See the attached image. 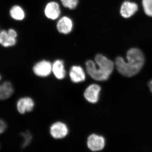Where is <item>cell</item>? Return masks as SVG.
I'll list each match as a JSON object with an SVG mask.
<instances>
[{"label": "cell", "mask_w": 152, "mask_h": 152, "mask_svg": "<svg viewBox=\"0 0 152 152\" xmlns=\"http://www.w3.org/2000/svg\"><path fill=\"white\" fill-rule=\"evenodd\" d=\"M127 62L122 57H118L115 61V65L118 72L123 76L132 77L140 72L144 65L145 56L141 50L132 48L126 54Z\"/></svg>", "instance_id": "cell-1"}, {"label": "cell", "mask_w": 152, "mask_h": 152, "mask_svg": "<svg viewBox=\"0 0 152 152\" xmlns=\"http://www.w3.org/2000/svg\"><path fill=\"white\" fill-rule=\"evenodd\" d=\"M95 60V62L92 60L87 61L86 65L87 73L95 80H107L113 71V62L100 54L96 56Z\"/></svg>", "instance_id": "cell-2"}, {"label": "cell", "mask_w": 152, "mask_h": 152, "mask_svg": "<svg viewBox=\"0 0 152 152\" xmlns=\"http://www.w3.org/2000/svg\"><path fill=\"white\" fill-rule=\"evenodd\" d=\"M105 139L102 136L92 134L87 139V145L88 149L94 152L99 151L105 146Z\"/></svg>", "instance_id": "cell-3"}, {"label": "cell", "mask_w": 152, "mask_h": 152, "mask_svg": "<svg viewBox=\"0 0 152 152\" xmlns=\"http://www.w3.org/2000/svg\"><path fill=\"white\" fill-rule=\"evenodd\" d=\"M50 133L53 138L61 139L65 137L69 133V129L64 123L57 122L54 123L50 128Z\"/></svg>", "instance_id": "cell-4"}, {"label": "cell", "mask_w": 152, "mask_h": 152, "mask_svg": "<svg viewBox=\"0 0 152 152\" xmlns=\"http://www.w3.org/2000/svg\"><path fill=\"white\" fill-rule=\"evenodd\" d=\"M33 72L38 77H46L52 72L51 63L46 60L41 61L34 66Z\"/></svg>", "instance_id": "cell-5"}, {"label": "cell", "mask_w": 152, "mask_h": 152, "mask_svg": "<svg viewBox=\"0 0 152 152\" xmlns=\"http://www.w3.org/2000/svg\"><path fill=\"white\" fill-rule=\"evenodd\" d=\"M101 91V88L99 85L96 84L90 85L85 90V98L91 103H96L99 101Z\"/></svg>", "instance_id": "cell-6"}, {"label": "cell", "mask_w": 152, "mask_h": 152, "mask_svg": "<svg viewBox=\"0 0 152 152\" xmlns=\"http://www.w3.org/2000/svg\"><path fill=\"white\" fill-rule=\"evenodd\" d=\"M34 102L32 99L28 97L20 98L17 102V108L20 114H24L31 111L34 109Z\"/></svg>", "instance_id": "cell-7"}, {"label": "cell", "mask_w": 152, "mask_h": 152, "mask_svg": "<svg viewBox=\"0 0 152 152\" xmlns=\"http://www.w3.org/2000/svg\"><path fill=\"white\" fill-rule=\"evenodd\" d=\"M61 10L58 3L50 2L47 4L45 9V14L47 18L52 20H56L59 17Z\"/></svg>", "instance_id": "cell-8"}, {"label": "cell", "mask_w": 152, "mask_h": 152, "mask_svg": "<svg viewBox=\"0 0 152 152\" xmlns=\"http://www.w3.org/2000/svg\"><path fill=\"white\" fill-rule=\"evenodd\" d=\"M73 24L71 18L68 17H63L59 20L57 24V28L61 34H67L72 31Z\"/></svg>", "instance_id": "cell-9"}, {"label": "cell", "mask_w": 152, "mask_h": 152, "mask_svg": "<svg viewBox=\"0 0 152 152\" xmlns=\"http://www.w3.org/2000/svg\"><path fill=\"white\" fill-rule=\"evenodd\" d=\"M69 76L71 80L74 83H80L86 79V74L83 69L79 66H74L71 68Z\"/></svg>", "instance_id": "cell-10"}, {"label": "cell", "mask_w": 152, "mask_h": 152, "mask_svg": "<svg viewBox=\"0 0 152 152\" xmlns=\"http://www.w3.org/2000/svg\"><path fill=\"white\" fill-rule=\"evenodd\" d=\"M138 7L136 3L129 1H125L121 7L120 12L122 16L127 18L135 14Z\"/></svg>", "instance_id": "cell-11"}, {"label": "cell", "mask_w": 152, "mask_h": 152, "mask_svg": "<svg viewBox=\"0 0 152 152\" xmlns=\"http://www.w3.org/2000/svg\"><path fill=\"white\" fill-rule=\"evenodd\" d=\"M52 72L55 77L58 80H62L65 77L66 72L63 61L57 60L52 65Z\"/></svg>", "instance_id": "cell-12"}, {"label": "cell", "mask_w": 152, "mask_h": 152, "mask_svg": "<svg viewBox=\"0 0 152 152\" xmlns=\"http://www.w3.org/2000/svg\"><path fill=\"white\" fill-rule=\"evenodd\" d=\"M14 92L13 86L11 82H4L0 84V100H4L10 97Z\"/></svg>", "instance_id": "cell-13"}, {"label": "cell", "mask_w": 152, "mask_h": 152, "mask_svg": "<svg viewBox=\"0 0 152 152\" xmlns=\"http://www.w3.org/2000/svg\"><path fill=\"white\" fill-rule=\"evenodd\" d=\"M16 42V38L12 37L7 31L3 30L0 32V44L3 47L13 46Z\"/></svg>", "instance_id": "cell-14"}, {"label": "cell", "mask_w": 152, "mask_h": 152, "mask_svg": "<svg viewBox=\"0 0 152 152\" xmlns=\"http://www.w3.org/2000/svg\"><path fill=\"white\" fill-rule=\"evenodd\" d=\"M10 14L11 17L16 20H22L25 17L24 11L21 7L18 5L14 6L11 8Z\"/></svg>", "instance_id": "cell-15"}, {"label": "cell", "mask_w": 152, "mask_h": 152, "mask_svg": "<svg viewBox=\"0 0 152 152\" xmlns=\"http://www.w3.org/2000/svg\"><path fill=\"white\" fill-rule=\"evenodd\" d=\"M21 135L23 139V141L22 144V147L23 148H24L31 143L32 140V136L29 131H26L22 133Z\"/></svg>", "instance_id": "cell-16"}, {"label": "cell", "mask_w": 152, "mask_h": 152, "mask_svg": "<svg viewBox=\"0 0 152 152\" xmlns=\"http://www.w3.org/2000/svg\"><path fill=\"white\" fill-rule=\"evenodd\" d=\"M142 6L146 15L152 17V0H142Z\"/></svg>", "instance_id": "cell-17"}, {"label": "cell", "mask_w": 152, "mask_h": 152, "mask_svg": "<svg viewBox=\"0 0 152 152\" xmlns=\"http://www.w3.org/2000/svg\"><path fill=\"white\" fill-rule=\"evenodd\" d=\"M63 5L70 10H74L77 7L79 0H60Z\"/></svg>", "instance_id": "cell-18"}, {"label": "cell", "mask_w": 152, "mask_h": 152, "mask_svg": "<svg viewBox=\"0 0 152 152\" xmlns=\"http://www.w3.org/2000/svg\"><path fill=\"white\" fill-rule=\"evenodd\" d=\"M7 128V123L4 120L0 118V134L4 132Z\"/></svg>", "instance_id": "cell-19"}, {"label": "cell", "mask_w": 152, "mask_h": 152, "mask_svg": "<svg viewBox=\"0 0 152 152\" xmlns=\"http://www.w3.org/2000/svg\"><path fill=\"white\" fill-rule=\"evenodd\" d=\"M7 31L12 37H13L14 38H17L18 34H17V32L15 30L13 29H10Z\"/></svg>", "instance_id": "cell-20"}, {"label": "cell", "mask_w": 152, "mask_h": 152, "mask_svg": "<svg viewBox=\"0 0 152 152\" xmlns=\"http://www.w3.org/2000/svg\"><path fill=\"white\" fill-rule=\"evenodd\" d=\"M148 86L149 87L150 91L151 92L152 94V79L149 82Z\"/></svg>", "instance_id": "cell-21"}, {"label": "cell", "mask_w": 152, "mask_h": 152, "mask_svg": "<svg viewBox=\"0 0 152 152\" xmlns=\"http://www.w3.org/2000/svg\"><path fill=\"white\" fill-rule=\"evenodd\" d=\"M2 79V76L1 75V74H0V81H1V80Z\"/></svg>", "instance_id": "cell-22"}]
</instances>
